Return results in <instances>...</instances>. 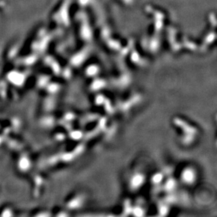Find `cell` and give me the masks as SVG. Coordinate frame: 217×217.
Segmentation results:
<instances>
[{
  "label": "cell",
  "instance_id": "obj_1",
  "mask_svg": "<svg viewBox=\"0 0 217 217\" xmlns=\"http://www.w3.org/2000/svg\"><path fill=\"white\" fill-rule=\"evenodd\" d=\"M182 179L186 183H191L195 179V174L194 171L191 170V169H187V170L184 171L183 173V176H182Z\"/></svg>",
  "mask_w": 217,
  "mask_h": 217
},
{
  "label": "cell",
  "instance_id": "obj_2",
  "mask_svg": "<svg viewBox=\"0 0 217 217\" xmlns=\"http://www.w3.org/2000/svg\"><path fill=\"white\" fill-rule=\"evenodd\" d=\"M143 181V177L141 175H137L133 178L132 185L134 186H138Z\"/></svg>",
  "mask_w": 217,
  "mask_h": 217
}]
</instances>
